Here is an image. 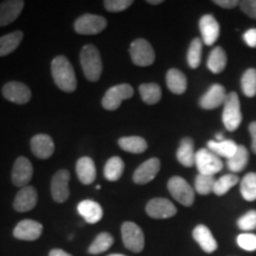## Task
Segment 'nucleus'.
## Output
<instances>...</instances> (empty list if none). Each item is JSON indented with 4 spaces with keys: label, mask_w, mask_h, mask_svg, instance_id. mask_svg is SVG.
Masks as SVG:
<instances>
[{
    "label": "nucleus",
    "mask_w": 256,
    "mask_h": 256,
    "mask_svg": "<svg viewBox=\"0 0 256 256\" xmlns=\"http://www.w3.org/2000/svg\"><path fill=\"white\" fill-rule=\"evenodd\" d=\"M130 56L138 66H148L154 63L156 54L151 44L146 40L138 38L130 46Z\"/></svg>",
    "instance_id": "6e6552de"
},
{
    "label": "nucleus",
    "mask_w": 256,
    "mask_h": 256,
    "mask_svg": "<svg viewBox=\"0 0 256 256\" xmlns=\"http://www.w3.org/2000/svg\"><path fill=\"white\" fill-rule=\"evenodd\" d=\"M192 236H194V241H196L200 247L203 249L204 252H208V254H211L218 248V244H217V241L215 238L211 234L210 229L208 228L204 224H200L192 232Z\"/></svg>",
    "instance_id": "4be33fe9"
},
{
    "label": "nucleus",
    "mask_w": 256,
    "mask_h": 256,
    "mask_svg": "<svg viewBox=\"0 0 256 256\" xmlns=\"http://www.w3.org/2000/svg\"><path fill=\"white\" fill-rule=\"evenodd\" d=\"M107 26V20L102 16L86 14L76 19L74 28L78 34H98Z\"/></svg>",
    "instance_id": "1a4fd4ad"
},
{
    "label": "nucleus",
    "mask_w": 256,
    "mask_h": 256,
    "mask_svg": "<svg viewBox=\"0 0 256 256\" xmlns=\"http://www.w3.org/2000/svg\"><path fill=\"white\" fill-rule=\"evenodd\" d=\"M202 40L206 46H212L220 37V24L211 14H204L200 19Z\"/></svg>",
    "instance_id": "6ab92c4d"
},
{
    "label": "nucleus",
    "mask_w": 256,
    "mask_h": 256,
    "mask_svg": "<svg viewBox=\"0 0 256 256\" xmlns=\"http://www.w3.org/2000/svg\"><path fill=\"white\" fill-rule=\"evenodd\" d=\"M43 226L34 220H20L14 229V238L20 241H36L42 236Z\"/></svg>",
    "instance_id": "4468645a"
},
{
    "label": "nucleus",
    "mask_w": 256,
    "mask_h": 256,
    "mask_svg": "<svg viewBox=\"0 0 256 256\" xmlns=\"http://www.w3.org/2000/svg\"><path fill=\"white\" fill-rule=\"evenodd\" d=\"M70 172L68 170H58L51 179V196L57 203H64L70 196L69 190Z\"/></svg>",
    "instance_id": "9b49d317"
},
{
    "label": "nucleus",
    "mask_w": 256,
    "mask_h": 256,
    "mask_svg": "<svg viewBox=\"0 0 256 256\" xmlns=\"http://www.w3.org/2000/svg\"><path fill=\"white\" fill-rule=\"evenodd\" d=\"M118 144L124 151L134 153V154H140L147 150V142L142 136H122L120 138Z\"/></svg>",
    "instance_id": "cd10ccee"
},
{
    "label": "nucleus",
    "mask_w": 256,
    "mask_h": 256,
    "mask_svg": "<svg viewBox=\"0 0 256 256\" xmlns=\"http://www.w3.org/2000/svg\"><path fill=\"white\" fill-rule=\"evenodd\" d=\"M214 2L223 8H234L240 5V2H238V0H215Z\"/></svg>",
    "instance_id": "c03bdc74"
},
{
    "label": "nucleus",
    "mask_w": 256,
    "mask_h": 256,
    "mask_svg": "<svg viewBox=\"0 0 256 256\" xmlns=\"http://www.w3.org/2000/svg\"><path fill=\"white\" fill-rule=\"evenodd\" d=\"M146 214L156 220L171 218L177 214V208L166 198H153L146 204Z\"/></svg>",
    "instance_id": "ddd939ff"
},
{
    "label": "nucleus",
    "mask_w": 256,
    "mask_h": 256,
    "mask_svg": "<svg viewBox=\"0 0 256 256\" xmlns=\"http://www.w3.org/2000/svg\"><path fill=\"white\" fill-rule=\"evenodd\" d=\"M243 40H244L247 46L250 48H256V28H250L243 34Z\"/></svg>",
    "instance_id": "37998d69"
},
{
    "label": "nucleus",
    "mask_w": 256,
    "mask_h": 256,
    "mask_svg": "<svg viewBox=\"0 0 256 256\" xmlns=\"http://www.w3.org/2000/svg\"><path fill=\"white\" fill-rule=\"evenodd\" d=\"M114 243V238L110 232H100L96 236L92 244L89 246L88 252L92 255H98L102 252H107Z\"/></svg>",
    "instance_id": "7c9ffc66"
},
{
    "label": "nucleus",
    "mask_w": 256,
    "mask_h": 256,
    "mask_svg": "<svg viewBox=\"0 0 256 256\" xmlns=\"http://www.w3.org/2000/svg\"><path fill=\"white\" fill-rule=\"evenodd\" d=\"M38 194L34 186L22 188L14 200V209L18 212H28L37 206Z\"/></svg>",
    "instance_id": "dca6fc26"
},
{
    "label": "nucleus",
    "mask_w": 256,
    "mask_h": 256,
    "mask_svg": "<svg viewBox=\"0 0 256 256\" xmlns=\"http://www.w3.org/2000/svg\"><path fill=\"white\" fill-rule=\"evenodd\" d=\"M132 5V0H104V8L108 12H113V14L124 11V10L130 8Z\"/></svg>",
    "instance_id": "ea45409f"
},
{
    "label": "nucleus",
    "mask_w": 256,
    "mask_h": 256,
    "mask_svg": "<svg viewBox=\"0 0 256 256\" xmlns=\"http://www.w3.org/2000/svg\"><path fill=\"white\" fill-rule=\"evenodd\" d=\"M168 188L171 196L179 202L182 206H191L194 202V191L191 185L179 176H174L170 178Z\"/></svg>",
    "instance_id": "0eeeda50"
},
{
    "label": "nucleus",
    "mask_w": 256,
    "mask_h": 256,
    "mask_svg": "<svg viewBox=\"0 0 256 256\" xmlns=\"http://www.w3.org/2000/svg\"><path fill=\"white\" fill-rule=\"evenodd\" d=\"M226 54L220 46H216L215 49L210 52L209 58H208L206 66L211 72L220 74L222 72L226 66Z\"/></svg>",
    "instance_id": "c756f323"
},
{
    "label": "nucleus",
    "mask_w": 256,
    "mask_h": 256,
    "mask_svg": "<svg viewBox=\"0 0 256 256\" xmlns=\"http://www.w3.org/2000/svg\"><path fill=\"white\" fill-rule=\"evenodd\" d=\"M148 4H151V5H159V4H162V0H148Z\"/></svg>",
    "instance_id": "de8ad7c7"
},
{
    "label": "nucleus",
    "mask_w": 256,
    "mask_h": 256,
    "mask_svg": "<svg viewBox=\"0 0 256 256\" xmlns=\"http://www.w3.org/2000/svg\"><path fill=\"white\" fill-rule=\"evenodd\" d=\"M49 256H72V255H70L69 252H64L63 249H52V250H50Z\"/></svg>",
    "instance_id": "49530a36"
},
{
    "label": "nucleus",
    "mask_w": 256,
    "mask_h": 256,
    "mask_svg": "<svg viewBox=\"0 0 256 256\" xmlns=\"http://www.w3.org/2000/svg\"><path fill=\"white\" fill-rule=\"evenodd\" d=\"M32 176H34V168H32L30 160L26 156H18L14 166H12V184L20 188L28 186V184L32 179Z\"/></svg>",
    "instance_id": "f8f14e48"
},
{
    "label": "nucleus",
    "mask_w": 256,
    "mask_h": 256,
    "mask_svg": "<svg viewBox=\"0 0 256 256\" xmlns=\"http://www.w3.org/2000/svg\"><path fill=\"white\" fill-rule=\"evenodd\" d=\"M208 148L211 152L215 153L218 156H224V158L230 159L238 151V145H236L232 140H223V142H216V140H210L208 142Z\"/></svg>",
    "instance_id": "bb28decb"
},
{
    "label": "nucleus",
    "mask_w": 256,
    "mask_h": 256,
    "mask_svg": "<svg viewBox=\"0 0 256 256\" xmlns=\"http://www.w3.org/2000/svg\"><path fill=\"white\" fill-rule=\"evenodd\" d=\"M226 89L220 84H212L211 87L206 92V94L200 98V106L203 110H211L215 108L222 106L226 102Z\"/></svg>",
    "instance_id": "aec40b11"
},
{
    "label": "nucleus",
    "mask_w": 256,
    "mask_h": 256,
    "mask_svg": "<svg viewBox=\"0 0 256 256\" xmlns=\"http://www.w3.org/2000/svg\"><path fill=\"white\" fill-rule=\"evenodd\" d=\"M238 226L243 232H252L256 229V210H250L238 220Z\"/></svg>",
    "instance_id": "58836bf2"
},
{
    "label": "nucleus",
    "mask_w": 256,
    "mask_h": 256,
    "mask_svg": "<svg viewBox=\"0 0 256 256\" xmlns=\"http://www.w3.org/2000/svg\"><path fill=\"white\" fill-rule=\"evenodd\" d=\"M241 194L246 200L254 202L256 200V174L250 172L243 177L241 180Z\"/></svg>",
    "instance_id": "72a5a7b5"
},
{
    "label": "nucleus",
    "mask_w": 256,
    "mask_h": 256,
    "mask_svg": "<svg viewBox=\"0 0 256 256\" xmlns=\"http://www.w3.org/2000/svg\"><path fill=\"white\" fill-rule=\"evenodd\" d=\"M2 94L6 100L16 104H26L31 100V89L23 82L10 81L2 88Z\"/></svg>",
    "instance_id": "9d476101"
},
{
    "label": "nucleus",
    "mask_w": 256,
    "mask_h": 256,
    "mask_svg": "<svg viewBox=\"0 0 256 256\" xmlns=\"http://www.w3.org/2000/svg\"><path fill=\"white\" fill-rule=\"evenodd\" d=\"M139 92L142 101L147 104H158L162 98V88L156 83H142L139 87Z\"/></svg>",
    "instance_id": "2f4dec72"
},
{
    "label": "nucleus",
    "mask_w": 256,
    "mask_h": 256,
    "mask_svg": "<svg viewBox=\"0 0 256 256\" xmlns=\"http://www.w3.org/2000/svg\"><path fill=\"white\" fill-rule=\"evenodd\" d=\"M238 244L247 252L256 250V235L255 234H240L238 236Z\"/></svg>",
    "instance_id": "a19ab883"
},
{
    "label": "nucleus",
    "mask_w": 256,
    "mask_h": 256,
    "mask_svg": "<svg viewBox=\"0 0 256 256\" xmlns=\"http://www.w3.org/2000/svg\"><path fill=\"white\" fill-rule=\"evenodd\" d=\"M166 86L174 94H184L188 88L186 76L179 69H170L166 74Z\"/></svg>",
    "instance_id": "393cba45"
},
{
    "label": "nucleus",
    "mask_w": 256,
    "mask_h": 256,
    "mask_svg": "<svg viewBox=\"0 0 256 256\" xmlns=\"http://www.w3.org/2000/svg\"><path fill=\"white\" fill-rule=\"evenodd\" d=\"M31 152L40 159H49L55 152V142L48 134H37L30 142Z\"/></svg>",
    "instance_id": "a211bd4d"
},
{
    "label": "nucleus",
    "mask_w": 256,
    "mask_h": 256,
    "mask_svg": "<svg viewBox=\"0 0 256 256\" xmlns=\"http://www.w3.org/2000/svg\"><path fill=\"white\" fill-rule=\"evenodd\" d=\"M202 50H203V40L200 38L192 40L188 50V64L192 69L200 66L202 60Z\"/></svg>",
    "instance_id": "f704fd0d"
},
{
    "label": "nucleus",
    "mask_w": 256,
    "mask_h": 256,
    "mask_svg": "<svg viewBox=\"0 0 256 256\" xmlns=\"http://www.w3.org/2000/svg\"><path fill=\"white\" fill-rule=\"evenodd\" d=\"M160 171V160L158 158H151L144 162L136 168L133 174V182L138 185H144L152 182Z\"/></svg>",
    "instance_id": "2eb2a0df"
},
{
    "label": "nucleus",
    "mask_w": 256,
    "mask_h": 256,
    "mask_svg": "<svg viewBox=\"0 0 256 256\" xmlns=\"http://www.w3.org/2000/svg\"><path fill=\"white\" fill-rule=\"evenodd\" d=\"M80 62H81L83 74L88 81H98V78H101L104 66H102L101 55L98 48L92 44H87V46H83L81 52H80Z\"/></svg>",
    "instance_id": "f03ea898"
},
{
    "label": "nucleus",
    "mask_w": 256,
    "mask_h": 256,
    "mask_svg": "<svg viewBox=\"0 0 256 256\" xmlns=\"http://www.w3.org/2000/svg\"><path fill=\"white\" fill-rule=\"evenodd\" d=\"M121 235L124 247L133 252H142L145 247V236L142 229L134 222H124Z\"/></svg>",
    "instance_id": "423d86ee"
},
{
    "label": "nucleus",
    "mask_w": 256,
    "mask_h": 256,
    "mask_svg": "<svg viewBox=\"0 0 256 256\" xmlns=\"http://www.w3.org/2000/svg\"><path fill=\"white\" fill-rule=\"evenodd\" d=\"M223 124L229 132H234L240 127L242 122L241 104L238 92H232L226 95L224 102V110L222 114Z\"/></svg>",
    "instance_id": "7ed1b4c3"
},
{
    "label": "nucleus",
    "mask_w": 256,
    "mask_h": 256,
    "mask_svg": "<svg viewBox=\"0 0 256 256\" xmlns=\"http://www.w3.org/2000/svg\"><path fill=\"white\" fill-rule=\"evenodd\" d=\"M108 256H124V255H121V254H112V255H108Z\"/></svg>",
    "instance_id": "8fccbe9b"
},
{
    "label": "nucleus",
    "mask_w": 256,
    "mask_h": 256,
    "mask_svg": "<svg viewBox=\"0 0 256 256\" xmlns=\"http://www.w3.org/2000/svg\"><path fill=\"white\" fill-rule=\"evenodd\" d=\"M249 133L252 136V150L256 154V121L249 124Z\"/></svg>",
    "instance_id": "a18cd8bd"
},
{
    "label": "nucleus",
    "mask_w": 256,
    "mask_h": 256,
    "mask_svg": "<svg viewBox=\"0 0 256 256\" xmlns=\"http://www.w3.org/2000/svg\"><path fill=\"white\" fill-rule=\"evenodd\" d=\"M216 179L214 176L200 174L194 179V190L202 196H206V194L214 192V186H215Z\"/></svg>",
    "instance_id": "e433bc0d"
},
{
    "label": "nucleus",
    "mask_w": 256,
    "mask_h": 256,
    "mask_svg": "<svg viewBox=\"0 0 256 256\" xmlns=\"http://www.w3.org/2000/svg\"><path fill=\"white\" fill-rule=\"evenodd\" d=\"M51 75L60 90L74 92L78 88L75 70L66 56H57L51 62Z\"/></svg>",
    "instance_id": "f257e3e1"
},
{
    "label": "nucleus",
    "mask_w": 256,
    "mask_h": 256,
    "mask_svg": "<svg viewBox=\"0 0 256 256\" xmlns=\"http://www.w3.org/2000/svg\"><path fill=\"white\" fill-rule=\"evenodd\" d=\"M24 38V34L22 31H14L5 36L0 37V57L11 55L19 46Z\"/></svg>",
    "instance_id": "a878e982"
},
{
    "label": "nucleus",
    "mask_w": 256,
    "mask_h": 256,
    "mask_svg": "<svg viewBox=\"0 0 256 256\" xmlns=\"http://www.w3.org/2000/svg\"><path fill=\"white\" fill-rule=\"evenodd\" d=\"M223 140H226V139H224V136H223L222 133L216 134V142H223Z\"/></svg>",
    "instance_id": "09e8293b"
},
{
    "label": "nucleus",
    "mask_w": 256,
    "mask_h": 256,
    "mask_svg": "<svg viewBox=\"0 0 256 256\" xmlns=\"http://www.w3.org/2000/svg\"><path fill=\"white\" fill-rule=\"evenodd\" d=\"M241 87L243 94L248 98L256 95V69L246 70L241 78Z\"/></svg>",
    "instance_id": "4c0bfd02"
},
{
    "label": "nucleus",
    "mask_w": 256,
    "mask_h": 256,
    "mask_svg": "<svg viewBox=\"0 0 256 256\" xmlns=\"http://www.w3.org/2000/svg\"><path fill=\"white\" fill-rule=\"evenodd\" d=\"M241 10L244 12L248 17L256 19V0H244V2H240Z\"/></svg>",
    "instance_id": "79ce46f5"
},
{
    "label": "nucleus",
    "mask_w": 256,
    "mask_h": 256,
    "mask_svg": "<svg viewBox=\"0 0 256 256\" xmlns=\"http://www.w3.org/2000/svg\"><path fill=\"white\" fill-rule=\"evenodd\" d=\"M24 6L23 0H5L0 2V28L8 26L17 20Z\"/></svg>",
    "instance_id": "f3484780"
},
{
    "label": "nucleus",
    "mask_w": 256,
    "mask_h": 256,
    "mask_svg": "<svg viewBox=\"0 0 256 256\" xmlns=\"http://www.w3.org/2000/svg\"><path fill=\"white\" fill-rule=\"evenodd\" d=\"M194 165L198 170V174L206 176H215L222 171L224 166L220 156L211 152L209 148H202L196 153Z\"/></svg>",
    "instance_id": "39448f33"
},
{
    "label": "nucleus",
    "mask_w": 256,
    "mask_h": 256,
    "mask_svg": "<svg viewBox=\"0 0 256 256\" xmlns=\"http://www.w3.org/2000/svg\"><path fill=\"white\" fill-rule=\"evenodd\" d=\"M238 183V177L234 174H224L220 179H217L215 186H214V194L217 196H223L230 188L235 186Z\"/></svg>",
    "instance_id": "c9c22d12"
},
{
    "label": "nucleus",
    "mask_w": 256,
    "mask_h": 256,
    "mask_svg": "<svg viewBox=\"0 0 256 256\" xmlns=\"http://www.w3.org/2000/svg\"><path fill=\"white\" fill-rule=\"evenodd\" d=\"M76 174L78 180L84 185H90L96 179L95 162L90 156H82L76 162Z\"/></svg>",
    "instance_id": "5701e85b"
},
{
    "label": "nucleus",
    "mask_w": 256,
    "mask_h": 256,
    "mask_svg": "<svg viewBox=\"0 0 256 256\" xmlns=\"http://www.w3.org/2000/svg\"><path fill=\"white\" fill-rule=\"evenodd\" d=\"M124 170V162L120 156H112L106 162L104 168V178L110 182H116L122 177Z\"/></svg>",
    "instance_id": "c85d7f7f"
},
{
    "label": "nucleus",
    "mask_w": 256,
    "mask_h": 256,
    "mask_svg": "<svg viewBox=\"0 0 256 256\" xmlns=\"http://www.w3.org/2000/svg\"><path fill=\"white\" fill-rule=\"evenodd\" d=\"M134 95V89L130 84L121 83L112 87L106 92L102 98V106L106 110H116L124 100H128Z\"/></svg>",
    "instance_id": "20e7f679"
},
{
    "label": "nucleus",
    "mask_w": 256,
    "mask_h": 256,
    "mask_svg": "<svg viewBox=\"0 0 256 256\" xmlns=\"http://www.w3.org/2000/svg\"><path fill=\"white\" fill-rule=\"evenodd\" d=\"M194 142L191 138H183L179 147L177 150V160L185 168H192L194 165V158H196V153H194Z\"/></svg>",
    "instance_id": "b1692460"
},
{
    "label": "nucleus",
    "mask_w": 256,
    "mask_h": 256,
    "mask_svg": "<svg viewBox=\"0 0 256 256\" xmlns=\"http://www.w3.org/2000/svg\"><path fill=\"white\" fill-rule=\"evenodd\" d=\"M248 160H249L248 150L244 146H238V151H236L235 154H234L230 159H228V162H226V166H228V168L232 172H234V174H238V172H241L244 170V168L248 164Z\"/></svg>",
    "instance_id": "473e14b6"
},
{
    "label": "nucleus",
    "mask_w": 256,
    "mask_h": 256,
    "mask_svg": "<svg viewBox=\"0 0 256 256\" xmlns=\"http://www.w3.org/2000/svg\"><path fill=\"white\" fill-rule=\"evenodd\" d=\"M78 211L84 220L89 224H95L100 222L104 217V209L98 202L92 200H84L80 202L78 206Z\"/></svg>",
    "instance_id": "412c9836"
}]
</instances>
